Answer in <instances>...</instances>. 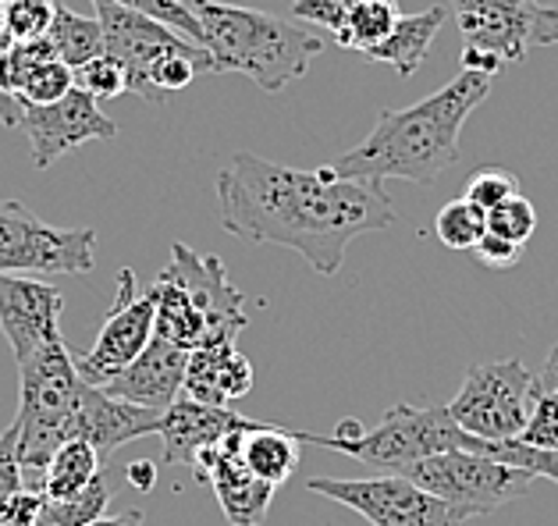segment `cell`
Returning <instances> with one entry per match:
<instances>
[{
	"instance_id": "cell-1",
	"label": "cell",
	"mask_w": 558,
	"mask_h": 526,
	"mask_svg": "<svg viewBox=\"0 0 558 526\" xmlns=\"http://www.w3.org/2000/svg\"><path fill=\"white\" fill-rule=\"evenodd\" d=\"M221 228L260 246L295 249L320 278L342 271L356 235L395 224L380 182L338 179L331 168L299 171L256 154H235L217 174Z\"/></svg>"
},
{
	"instance_id": "cell-2",
	"label": "cell",
	"mask_w": 558,
	"mask_h": 526,
	"mask_svg": "<svg viewBox=\"0 0 558 526\" xmlns=\"http://www.w3.org/2000/svg\"><path fill=\"white\" fill-rule=\"evenodd\" d=\"M487 93H492L487 75L459 72L427 100L405 107V111H380L371 136L338 157L331 171L338 179L356 182L402 179L434 185L459 160L462 125L487 100Z\"/></svg>"
},
{
	"instance_id": "cell-3",
	"label": "cell",
	"mask_w": 558,
	"mask_h": 526,
	"mask_svg": "<svg viewBox=\"0 0 558 526\" xmlns=\"http://www.w3.org/2000/svg\"><path fill=\"white\" fill-rule=\"evenodd\" d=\"M203 29V50L210 53V72H239L264 93H281L310 72V61L324 50V39L299 25L256 8L189 0Z\"/></svg>"
},
{
	"instance_id": "cell-4",
	"label": "cell",
	"mask_w": 558,
	"mask_h": 526,
	"mask_svg": "<svg viewBox=\"0 0 558 526\" xmlns=\"http://www.w3.org/2000/svg\"><path fill=\"white\" fill-rule=\"evenodd\" d=\"M295 441L345 452L356 463L380 469V474H399L402 466L420 463V458L462 449L466 430L452 420L448 406H410V402H399V406H391L380 416L374 430L342 420L338 435H306V430H299Z\"/></svg>"
},
{
	"instance_id": "cell-5",
	"label": "cell",
	"mask_w": 558,
	"mask_h": 526,
	"mask_svg": "<svg viewBox=\"0 0 558 526\" xmlns=\"http://www.w3.org/2000/svg\"><path fill=\"white\" fill-rule=\"evenodd\" d=\"M462 36V72L495 78L530 47L558 44V8L541 0H445Z\"/></svg>"
},
{
	"instance_id": "cell-6",
	"label": "cell",
	"mask_w": 558,
	"mask_h": 526,
	"mask_svg": "<svg viewBox=\"0 0 558 526\" xmlns=\"http://www.w3.org/2000/svg\"><path fill=\"white\" fill-rule=\"evenodd\" d=\"M399 477L420 484L434 498L448 502L462 519L492 516L501 505L515 502L530 491V484L537 477L530 469L498 463L492 455L470 452V449H452L430 458H420L399 469Z\"/></svg>"
},
{
	"instance_id": "cell-7",
	"label": "cell",
	"mask_w": 558,
	"mask_h": 526,
	"mask_svg": "<svg viewBox=\"0 0 558 526\" xmlns=\"http://www.w3.org/2000/svg\"><path fill=\"white\" fill-rule=\"evenodd\" d=\"M97 267L93 228H58L19 204L0 199V274L50 278L86 274Z\"/></svg>"
},
{
	"instance_id": "cell-8",
	"label": "cell",
	"mask_w": 558,
	"mask_h": 526,
	"mask_svg": "<svg viewBox=\"0 0 558 526\" xmlns=\"http://www.w3.org/2000/svg\"><path fill=\"white\" fill-rule=\"evenodd\" d=\"M534 409V374L520 359L481 363L466 374L459 395L448 402L452 420L473 438H520Z\"/></svg>"
},
{
	"instance_id": "cell-9",
	"label": "cell",
	"mask_w": 558,
	"mask_h": 526,
	"mask_svg": "<svg viewBox=\"0 0 558 526\" xmlns=\"http://www.w3.org/2000/svg\"><path fill=\"white\" fill-rule=\"evenodd\" d=\"M93 8H97V22L104 29V53H111L121 69H125L129 93H135V97L157 103L154 89H149V75L168 58H193L199 64V72H210V53L189 44L185 36L160 25L157 19L140 15L132 8H121L114 0H93Z\"/></svg>"
},
{
	"instance_id": "cell-10",
	"label": "cell",
	"mask_w": 558,
	"mask_h": 526,
	"mask_svg": "<svg viewBox=\"0 0 558 526\" xmlns=\"http://www.w3.org/2000/svg\"><path fill=\"white\" fill-rule=\"evenodd\" d=\"M306 488L313 494L335 498L371 526H462L466 519L459 512L424 491L420 484L405 480L399 474L360 477V480H338V477H313Z\"/></svg>"
},
{
	"instance_id": "cell-11",
	"label": "cell",
	"mask_w": 558,
	"mask_h": 526,
	"mask_svg": "<svg viewBox=\"0 0 558 526\" xmlns=\"http://www.w3.org/2000/svg\"><path fill=\"white\" fill-rule=\"evenodd\" d=\"M154 320H157L154 289L140 292V285H135V271H129V267L118 271V295H114L111 314L104 317V328L89 353L75 359L78 377L93 388L111 384L114 377L149 345V339H154Z\"/></svg>"
},
{
	"instance_id": "cell-12",
	"label": "cell",
	"mask_w": 558,
	"mask_h": 526,
	"mask_svg": "<svg viewBox=\"0 0 558 526\" xmlns=\"http://www.w3.org/2000/svg\"><path fill=\"white\" fill-rule=\"evenodd\" d=\"M193 299L203 317V348L235 345L239 331L246 328V299L231 285L225 264L217 256H203L185 242H171V264L160 271Z\"/></svg>"
},
{
	"instance_id": "cell-13",
	"label": "cell",
	"mask_w": 558,
	"mask_h": 526,
	"mask_svg": "<svg viewBox=\"0 0 558 526\" xmlns=\"http://www.w3.org/2000/svg\"><path fill=\"white\" fill-rule=\"evenodd\" d=\"M19 129L29 139L36 168H50L53 160L72 154L83 143L118 136V121L107 118L100 111V103L83 89H72L68 97L53 103H39V107L25 103Z\"/></svg>"
},
{
	"instance_id": "cell-14",
	"label": "cell",
	"mask_w": 558,
	"mask_h": 526,
	"mask_svg": "<svg viewBox=\"0 0 558 526\" xmlns=\"http://www.w3.org/2000/svg\"><path fill=\"white\" fill-rule=\"evenodd\" d=\"M61 314L64 295L47 281L0 274V331L15 353V363H25L44 345L64 339Z\"/></svg>"
},
{
	"instance_id": "cell-15",
	"label": "cell",
	"mask_w": 558,
	"mask_h": 526,
	"mask_svg": "<svg viewBox=\"0 0 558 526\" xmlns=\"http://www.w3.org/2000/svg\"><path fill=\"white\" fill-rule=\"evenodd\" d=\"M193 474L199 484L214 488L231 526H260L278 491L250 474L246 458H242V430L203 449L193 458Z\"/></svg>"
},
{
	"instance_id": "cell-16",
	"label": "cell",
	"mask_w": 558,
	"mask_h": 526,
	"mask_svg": "<svg viewBox=\"0 0 558 526\" xmlns=\"http://www.w3.org/2000/svg\"><path fill=\"white\" fill-rule=\"evenodd\" d=\"M267 424H256V420H246L242 413H235L231 406H207V402H196L189 399L185 391L179 399L171 402L160 416V441H165V455H160V463L168 466H193V458L210 449V444L225 441L228 435H253V430H260Z\"/></svg>"
},
{
	"instance_id": "cell-17",
	"label": "cell",
	"mask_w": 558,
	"mask_h": 526,
	"mask_svg": "<svg viewBox=\"0 0 558 526\" xmlns=\"http://www.w3.org/2000/svg\"><path fill=\"white\" fill-rule=\"evenodd\" d=\"M185 367H189V353L179 345H171L165 339H149V345L135 356L125 370H121L104 391L121 402H132V406L165 413L174 399L182 395L185 384Z\"/></svg>"
},
{
	"instance_id": "cell-18",
	"label": "cell",
	"mask_w": 558,
	"mask_h": 526,
	"mask_svg": "<svg viewBox=\"0 0 558 526\" xmlns=\"http://www.w3.org/2000/svg\"><path fill=\"white\" fill-rule=\"evenodd\" d=\"M160 416H165V413L132 406V402H121L114 395H107L104 388L89 384L83 402H78V409H75L72 438L89 441L93 449H97V455L104 458V466H107L121 444H129L135 438H146V435H157Z\"/></svg>"
},
{
	"instance_id": "cell-19",
	"label": "cell",
	"mask_w": 558,
	"mask_h": 526,
	"mask_svg": "<svg viewBox=\"0 0 558 526\" xmlns=\"http://www.w3.org/2000/svg\"><path fill=\"white\" fill-rule=\"evenodd\" d=\"M253 388V363L235 345H210L193 348L185 367L182 391L189 399L207 402V406H231Z\"/></svg>"
},
{
	"instance_id": "cell-20",
	"label": "cell",
	"mask_w": 558,
	"mask_h": 526,
	"mask_svg": "<svg viewBox=\"0 0 558 526\" xmlns=\"http://www.w3.org/2000/svg\"><path fill=\"white\" fill-rule=\"evenodd\" d=\"M448 19V8H427L416 15H399L395 29L385 36V44H377L374 50H366V58L391 64L402 78H410L420 64H424L427 50L434 44V36L441 33V25Z\"/></svg>"
},
{
	"instance_id": "cell-21",
	"label": "cell",
	"mask_w": 558,
	"mask_h": 526,
	"mask_svg": "<svg viewBox=\"0 0 558 526\" xmlns=\"http://www.w3.org/2000/svg\"><path fill=\"white\" fill-rule=\"evenodd\" d=\"M242 458H246L253 477H260L270 488H281L284 480H292L299 466V441L292 430L267 424L242 438Z\"/></svg>"
},
{
	"instance_id": "cell-22",
	"label": "cell",
	"mask_w": 558,
	"mask_h": 526,
	"mask_svg": "<svg viewBox=\"0 0 558 526\" xmlns=\"http://www.w3.org/2000/svg\"><path fill=\"white\" fill-rule=\"evenodd\" d=\"M154 299H157V320H154V334L171 345L185 348H203V317L193 306V299L182 292V285H174L171 278L157 274L154 281Z\"/></svg>"
},
{
	"instance_id": "cell-23",
	"label": "cell",
	"mask_w": 558,
	"mask_h": 526,
	"mask_svg": "<svg viewBox=\"0 0 558 526\" xmlns=\"http://www.w3.org/2000/svg\"><path fill=\"white\" fill-rule=\"evenodd\" d=\"M100 469H104V458L97 455V449H93L89 441H83V438L64 441L47 463L44 498H47V502H64V498H75L83 488H89L93 477H97Z\"/></svg>"
},
{
	"instance_id": "cell-24",
	"label": "cell",
	"mask_w": 558,
	"mask_h": 526,
	"mask_svg": "<svg viewBox=\"0 0 558 526\" xmlns=\"http://www.w3.org/2000/svg\"><path fill=\"white\" fill-rule=\"evenodd\" d=\"M47 44L53 47V58L64 61L68 69L75 72V69H83L86 61L104 53V29H100L97 19L75 15L72 8L58 4V15H53V22H50Z\"/></svg>"
},
{
	"instance_id": "cell-25",
	"label": "cell",
	"mask_w": 558,
	"mask_h": 526,
	"mask_svg": "<svg viewBox=\"0 0 558 526\" xmlns=\"http://www.w3.org/2000/svg\"><path fill=\"white\" fill-rule=\"evenodd\" d=\"M399 15H402V11H399L395 0H352L345 29L338 33L335 39L345 50L366 53V50H374L377 44H385V36L395 29Z\"/></svg>"
},
{
	"instance_id": "cell-26",
	"label": "cell",
	"mask_w": 558,
	"mask_h": 526,
	"mask_svg": "<svg viewBox=\"0 0 558 526\" xmlns=\"http://www.w3.org/2000/svg\"><path fill=\"white\" fill-rule=\"evenodd\" d=\"M111 480H107V466L93 477L89 488H83L75 498H64V502H44V516L39 526H89L97 523L107 505H111Z\"/></svg>"
},
{
	"instance_id": "cell-27",
	"label": "cell",
	"mask_w": 558,
	"mask_h": 526,
	"mask_svg": "<svg viewBox=\"0 0 558 526\" xmlns=\"http://www.w3.org/2000/svg\"><path fill=\"white\" fill-rule=\"evenodd\" d=\"M434 235L448 249H476V242L487 235V213L470 204L466 196L452 199L434 218Z\"/></svg>"
},
{
	"instance_id": "cell-28",
	"label": "cell",
	"mask_w": 558,
	"mask_h": 526,
	"mask_svg": "<svg viewBox=\"0 0 558 526\" xmlns=\"http://www.w3.org/2000/svg\"><path fill=\"white\" fill-rule=\"evenodd\" d=\"M75 89V72L68 69L64 61L58 58H47V61H39L29 69V75L22 78V86H19V100L22 103H53V100H61L68 97V93Z\"/></svg>"
},
{
	"instance_id": "cell-29",
	"label": "cell",
	"mask_w": 558,
	"mask_h": 526,
	"mask_svg": "<svg viewBox=\"0 0 558 526\" xmlns=\"http://www.w3.org/2000/svg\"><path fill=\"white\" fill-rule=\"evenodd\" d=\"M58 15V0H8L4 25L11 44H33L50 33V22Z\"/></svg>"
},
{
	"instance_id": "cell-30",
	"label": "cell",
	"mask_w": 558,
	"mask_h": 526,
	"mask_svg": "<svg viewBox=\"0 0 558 526\" xmlns=\"http://www.w3.org/2000/svg\"><path fill=\"white\" fill-rule=\"evenodd\" d=\"M487 232L506 238V242H515V246H526L530 235L537 232V210L534 204L515 193L509 199H501L495 210H487Z\"/></svg>"
},
{
	"instance_id": "cell-31",
	"label": "cell",
	"mask_w": 558,
	"mask_h": 526,
	"mask_svg": "<svg viewBox=\"0 0 558 526\" xmlns=\"http://www.w3.org/2000/svg\"><path fill=\"white\" fill-rule=\"evenodd\" d=\"M520 193V179L509 171V168H498V164H481L470 171L466 179V188H462V196L470 199V204H476L484 213L495 210L501 199H509Z\"/></svg>"
},
{
	"instance_id": "cell-32",
	"label": "cell",
	"mask_w": 558,
	"mask_h": 526,
	"mask_svg": "<svg viewBox=\"0 0 558 526\" xmlns=\"http://www.w3.org/2000/svg\"><path fill=\"white\" fill-rule=\"evenodd\" d=\"M75 89L89 93V97L100 103V100H114L121 93H129V78L111 53H100V58L86 61L83 69H75Z\"/></svg>"
},
{
	"instance_id": "cell-33",
	"label": "cell",
	"mask_w": 558,
	"mask_h": 526,
	"mask_svg": "<svg viewBox=\"0 0 558 526\" xmlns=\"http://www.w3.org/2000/svg\"><path fill=\"white\" fill-rule=\"evenodd\" d=\"M114 4L132 8V11H140V15L157 19L160 25H168V29L185 36L189 44L203 47V29H199V22H196L193 8H189V4H179V0H114Z\"/></svg>"
},
{
	"instance_id": "cell-34",
	"label": "cell",
	"mask_w": 558,
	"mask_h": 526,
	"mask_svg": "<svg viewBox=\"0 0 558 526\" xmlns=\"http://www.w3.org/2000/svg\"><path fill=\"white\" fill-rule=\"evenodd\" d=\"M520 441L534 444V449H558V395L534 391V409L526 416Z\"/></svg>"
},
{
	"instance_id": "cell-35",
	"label": "cell",
	"mask_w": 558,
	"mask_h": 526,
	"mask_svg": "<svg viewBox=\"0 0 558 526\" xmlns=\"http://www.w3.org/2000/svg\"><path fill=\"white\" fill-rule=\"evenodd\" d=\"M22 491V458H19V424L11 420L0 435V516L8 502Z\"/></svg>"
},
{
	"instance_id": "cell-36",
	"label": "cell",
	"mask_w": 558,
	"mask_h": 526,
	"mask_svg": "<svg viewBox=\"0 0 558 526\" xmlns=\"http://www.w3.org/2000/svg\"><path fill=\"white\" fill-rule=\"evenodd\" d=\"M349 4H352V0H295L292 15L303 19V22L320 25V29H328L331 36H338L345 29Z\"/></svg>"
},
{
	"instance_id": "cell-37",
	"label": "cell",
	"mask_w": 558,
	"mask_h": 526,
	"mask_svg": "<svg viewBox=\"0 0 558 526\" xmlns=\"http://www.w3.org/2000/svg\"><path fill=\"white\" fill-rule=\"evenodd\" d=\"M44 502L47 498L39 491H19L8 502L4 516H0V526H39V516H44Z\"/></svg>"
},
{
	"instance_id": "cell-38",
	"label": "cell",
	"mask_w": 558,
	"mask_h": 526,
	"mask_svg": "<svg viewBox=\"0 0 558 526\" xmlns=\"http://www.w3.org/2000/svg\"><path fill=\"white\" fill-rule=\"evenodd\" d=\"M476 253H481V260L487 267H512L515 260H520L523 246H515V242H506V238L487 232L481 242H476Z\"/></svg>"
},
{
	"instance_id": "cell-39",
	"label": "cell",
	"mask_w": 558,
	"mask_h": 526,
	"mask_svg": "<svg viewBox=\"0 0 558 526\" xmlns=\"http://www.w3.org/2000/svg\"><path fill=\"white\" fill-rule=\"evenodd\" d=\"M125 480L135 491H154L157 488V463L154 458H135V463H129V469H125Z\"/></svg>"
},
{
	"instance_id": "cell-40",
	"label": "cell",
	"mask_w": 558,
	"mask_h": 526,
	"mask_svg": "<svg viewBox=\"0 0 558 526\" xmlns=\"http://www.w3.org/2000/svg\"><path fill=\"white\" fill-rule=\"evenodd\" d=\"M534 391H544V395H558V345L551 348L548 363H544V370L534 377Z\"/></svg>"
},
{
	"instance_id": "cell-41",
	"label": "cell",
	"mask_w": 558,
	"mask_h": 526,
	"mask_svg": "<svg viewBox=\"0 0 558 526\" xmlns=\"http://www.w3.org/2000/svg\"><path fill=\"white\" fill-rule=\"evenodd\" d=\"M89 526H143V512L129 509V512H118V516H100L97 523H89Z\"/></svg>"
},
{
	"instance_id": "cell-42",
	"label": "cell",
	"mask_w": 558,
	"mask_h": 526,
	"mask_svg": "<svg viewBox=\"0 0 558 526\" xmlns=\"http://www.w3.org/2000/svg\"><path fill=\"white\" fill-rule=\"evenodd\" d=\"M8 25H4V0H0V47H8Z\"/></svg>"
},
{
	"instance_id": "cell-43",
	"label": "cell",
	"mask_w": 558,
	"mask_h": 526,
	"mask_svg": "<svg viewBox=\"0 0 558 526\" xmlns=\"http://www.w3.org/2000/svg\"><path fill=\"white\" fill-rule=\"evenodd\" d=\"M179 4H189V0H179Z\"/></svg>"
},
{
	"instance_id": "cell-44",
	"label": "cell",
	"mask_w": 558,
	"mask_h": 526,
	"mask_svg": "<svg viewBox=\"0 0 558 526\" xmlns=\"http://www.w3.org/2000/svg\"><path fill=\"white\" fill-rule=\"evenodd\" d=\"M8 47H11V44H8ZM0 50H4V47H0Z\"/></svg>"
},
{
	"instance_id": "cell-45",
	"label": "cell",
	"mask_w": 558,
	"mask_h": 526,
	"mask_svg": "<svg viewBox=\"0 0 558 526\" xmlns=\"http://www.w3.org/2000/svg\"><path fill=\"white\" fill-rule=\"evenodd\" d=\"M4 4H8V0H4Z\"/></svg>"
}]
</instances>
